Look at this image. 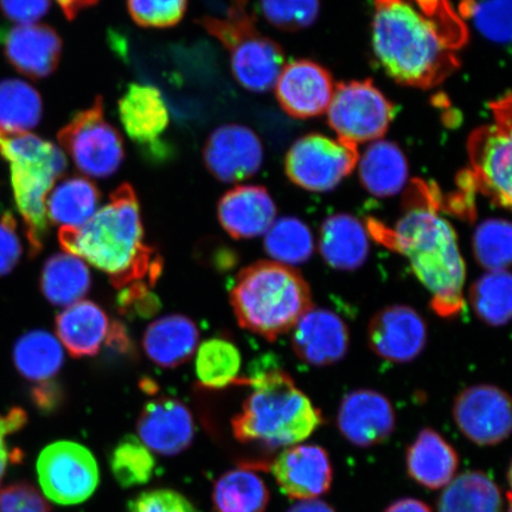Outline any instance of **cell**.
I'll list each match as a JSON object with an SVG mask.
<instances>
[{"mask_svg":"<svg viewBox=\"0 0 512 512\" xmlns=\"http://www.w3.org/2000/svg\"><path fill=\"white\" fill-rule=\"evenodd\" d=\"M376 59L401 85L432 88L460 66L467 31L450 0H375Z\"/></svg>","mask_w":512,"mask_h":512,"instance_id":"1","label":"cell"},{"mask_svg":"<svg viewBox=\"0 0 512 512\" xmlns=\"http://www.w3.org/2000/svg\"><path fill=\"white\" fill-rule=\"evenodd\" d=\"M59 241L64 252L106 273L117 290L134 283L152 286L162 273V258L146 245L138 196L128 183L83 226L60 228Z\"/></svg>","mask_w":512,"mask_h":512,"instance_id":"2","label":"cell"},{"mask_svg":"<svg viewBox=\"0 0 512 512\" xmlns=\"http://www.w3.org/2000/svg\"><path fill=\"white\" fill-rule=\"evenodd\" d=\"M368 232L384 245L405 256L416 278L432 297V307L441 317H453L464 307L466 266L452 224L439 214L437 200L409 204L394 228L370 221Z\"/></svg>","mask_w":512,"mask_h":512,"instance_id":"3","label":"cell"},{"mask_svg":"<svg viewBox=\"0 0 512 512\" xmlns=\"http://www.w3.org/2000/svg\"><path fill=\"white\" fill-rule=\"evenodd\" d=\"M238 383L253 388L232 422L234 437L241 443L287 448L302 443L322 425V413L285 371H262Z\"/></svg>","mask_w":512,"mask_h":512,"instance_id":"4","label":"cell"},{"mask_svg":"<svg viewBox=\"0 0 512 512\" xmlns=\"http://www.w3.org/2000/svg\"><path fill=\"white\" fill-rule=\"evenodd\" d=\"M230 303L243 329L272 342L294 328L311 309L312 298L296 268L267 260L243 268Z\"/></svg>","mask_w":512,"mask_h":512,"instance_id":"5","label":"cell"},{"mask_svg":"<svg viewBox=\"0 0 512 512\" xmlns=\"http://www.w3.org/2000/svg\"><path fill=\"white\" fill-rule=\"evenodd\" d=\"M0 156L10 164L15 201L24 223L32 258L40 254L48 235L47 198L67 170L60 147L28 132L0 127Z\"/></svg>","mask_w":512,"mask_h":512,"instance_id":"6","label":"cell"},{"mask_svg":"<svg viewBox=\"0 0 512 512\" xmlns=\"http://www.w3.org/2000/svg\"><path fill=\"white\" fill-rule=\"evenodd\" d=\"M197 22L228 50L240 86L253 93L271 91L285 67L284 51L277 42L260 34L247 0H232L226 18L207 16Z\"/></svg>","mask_w":512,"mask_h":512,"instance_id":"7","label":"cell"},{"mask_svg":"<svg viewBox=\"0 0 512 512\" xmlns=\"http://www.w3.org/2000/svg\"><path fill=\"white\" fill-rule=\"evenodd\" d=\"M57 140L76 168L94 178L111 177L124 162L123 138L105 119L104 101L98 96L57 133Z\"/></svg>","mask_w":512,"mask_h":512,"instance_id":"8","label":"cell"},{"mask_svg":"<svg viewBox=\"0 0 512 512\" xmlns=\"http://www.w3.org/2000/svg\"><path fill=\"white\" fill-rule=\"evenodd\" d=\"M329 125L343 142H376L388 131L395 110L370 80L339 83L328 108Z\"/></svg>","mask_w":512,"mask_h":512,"instance_id":"9","label":"cell"},{"mask_svg":"<svg viewBox=\"0 0 512 512\" xmlns=\"http://www.w3.org/2000/svg\"><path fill=\"white\" fill-rule=\"evenodd\" d=\"M357 146L323 134H307L288 150L285 171L291 182L307 191L334 190L357 165Z\"/></svg>","mask_w":512,"mask_h":512,"instance_id":"10","label":"cell"},{"mask_svg":"<svg viewBox=\"0 0 512 512\" xmlns=\"http://www.w3.org/2000/svg\"><path fill=\"white\" fill-rule=\"evenodd\" d=\"M37 473L44 495L61 505L85 502L99 484V467L93 454L72 441L44 448L37 460Z\"/></svg>","mask_w":512,"mask_h":512,"instance_id":"11","label":"cell"},{"mask_svg":"<svg viewBox=\"0 0 512 512\" xmlns=\"http://www.w3.org/2000/svg\"><path fill=\"white\" fill-rule=\"evenodd\" d=\"M511 123L479 127L471 134L470 172L477 190L497 207L511 208Z\"/></svg>","mask_w":512,"mask_h":512,"instance_id":"12","label":"cell"},{"mask_svg":"<svg viewBox=\"0 0 512 512\" xmlns=\"http://www.w3.org/2000/svg\"><path fill=\"white\" fill-rule=\"evenodd\" d=\"M453 416L465 437L479 446L501 444L511 433L509 395L491 384L463 390L454 402Z\"/></svg>","mask_w":512,"mask_h":512,"instance_id":"13","label":"cell"},{"mask_svg":"<svg viewBox=\"0 0 512 512\" xmlns=\"http://www.w3.org/2000/svg\"><path fill=\"white\" fill-rule=\"evenodd\" d=\"M119 117L128 137L151 158L170 156L163 134L170 124V113L156 87L131 83L119 100Z\"/></svg>","mask_w":512,"mask_h":512,"instance_id":"14","label":"cell"},{"mask_svg":"<svg viewBox=\"0 0 512 512\" xmlns=\"http://www.w3.org/2000/svg\"><path fill=\"white\" fill-rule=\"evenodd\" d=\"M203 158L216 179L236 183L258 174L264 163V147L251 128L223 125L211 133L203 149Z\"/></svg>","mask_w":512,"mask_h":512,"instance_id":"15","label":"cell"},{"mask_svg":"<svg viewBox=\"0 0 512 512\" xmlns=\"http://www.w3.org/2000/svg\"><path fill=\"white\" fill-rule=\"evenodd\" d=\"M274 87L279 104L288 115L309 119L328 111L336 86L320 64L298 60L286 64Z\"/></svg>","mask_w":512,"mask_h":512,"instance_id":"16","label":"cell"},{"mask_svg":"<svg viewBox=\"0 0 512 512\" xmlns=\"http://www.w3.org/2000/svg\"><path fill=\"white\" fill-rule=\"evenodd\" d=\"M424 318L406 305L388 306L376 313L369 324L371 350L383 360L395 363L412 362L427 344Z\"/></svg>","mask_w":512,"mask_h":512,"instance_id":"17","label":"cell"},{"mask_svg":"<svg viewBox=\"0 0 512 512\" xmlns=\"http://www.w3.org/2000/svg\"><path fill=\"white\" fill-rule=\"evenodd\" d=\"M271 469L279 488L296 501L317 499L324 495L334 478L329 454L317 445L285 448L274 460Z\"/></svg>","mask_w":512,"mask_h":512,"instance_id":"18","label":"cell"},{"mask_svg":"<svg viewBox=\"0 0 512 512\" xmlns=\"http://www.w3.org/2000/svg\"><path fill=\"white\" fill-rule=\"evenodd\" d=\"M337 425L343 437L352 445H379L394 431V408L386 396L376 390L357 389L343 399Z\"/></svg>","mask_w":512,"mask_h":512,"instance_id":"19","label":"cell"},{"mask_svg":"<svg viewBox=\"0 0 512 512\" xmlns=\"http://www.w3.org/2000/svg\"><path fill=\"white\" fill-rule=\"evenodd\" d=\"M291 331L294 352L311 366H331L342 361L349 350L347 324L335 312L326 309L312 306Z\"/></svg>","mask_w":512,"mask_h":512,"instance_id":"20","label":"cell"},{"mask_svg":"<svg viewBox=\"0 0 512 512\" xmlns=\"http://www.w3.org/2000/svg\"><path fill=\"white\" fill-rule=\"evenodd\" d=\"M137 431L149 450L162 456H176L191 445L195 425L189 409L181 401L162 398L146 403Z\"/></svg>","mask_w":512,"mask_h":512,"instance_id":"21","label":"cell"},{"mask_svg":"<svg viewBox=\"0 0 512 512\" xmlns=\"http://www.w3.org/2000/svg\"><path fill=\"white\" fill-rule=\"evenodd\" d=\"M4 53L19 73L34 80L44 79L59 67L62 40L46 24L17 25L5 36Z\"/></svg>","mask_w":512,"mask_h":512,"instance_id":"22","label":"cell"},{"mask_svg":"<svg viewBox=\"0 0 512 512\" xmlns=\"http://www.w3.org/2000/svg\"><path fill=\"white\" fill-rule=\"evenodd\" d=\"M219 221L236 240L264 235L277 219L273 198L260 185H240L221 197L217 206Z\"/></svg>","mask_w":512,"mask_h":512,"instance_id":"23","label":"cell"},{"mask_svg":"<svg viewBox=\"0 0 512 512\" xmlns=\"http://www.w3.org/2000/svg\"><path fill=\"white\" fill-rule=\"evenodd\" d=\"M369 235L368 228L355 216L332 215L320 227V254L326 264L336 270H357L368 259Z\"/></svg>","mask_w":512,"mask_h":512,"instance_id":"24","label":"cell"},{"mask_svg":"<svg viewBox=\"0 0 512 512\" xmlns=\"http://www.w3.org/2000/svg\"><path fill=\"white\" fill-rule=\"evenodd\" d=\"M111 328L107 313L89 300L68 306L56 318V335L75 358L98 354Z\"/></svg>","mask_w":512,"mask_h":512,"instance_id":"25","label":"cell"},{"mask_svg":"<svg viewBox=\"0 0 512 512\" xmlns=\"http://www.w3.org/2000/svg\"><path fill=\"white\" fill-rule=\"evenodd\" d=\"M458 453L438 432L425 428L407 451V470L427 489L445 488L456 476Z\"/></svg>","mask_w":512,"mask_h":512,"instance_id":"26","label":"cell"},{"mask_svg":"<svg viewBox=\"0 0 512 512\" xmlns=\"http://www.w3.org/2000/svg\"><path fill=\"white\" fill-rule=\"evenodd\" d=\"M200 331L182 315L159 318L149 325L143 338L146 355L162 368H177L194 356Z\"/></svg>","mask_w":512,"mask_h":512,"instance_id":"27","label":"cell"},{"mask_svg":"<svg viewBox=\"0 0 512 512\" xmlns=\"http://www.w3.org/2000/svg\"><path fill=\"white\" fill-rule=\"evenodd\" d=\"M358 174L363 188L376 197L398 195L408 181L405 153L387 140H376L358 157Z\"/></svg>","mask_w":512,"mask_h":512,"instance_id":"28","label":"cell"},{"mask_svg":"<svg viewBox=\"0 0 512 512\" xmlns=\"http://www.w3.org/2000/svg\"><path fill=\"white\" fill-rule=\"evenodd\" d=\"M100 191L87 178L63 179L47 198L48 221L60 228H79L98 211Z\"/></svg>","mask_w":512,"mask_h":512,"instance_id":"29","label":"cell"},{"mask_svg":"<svg viewBox=\"0 0 512 512\" xmlns=\"http://www.w3.org/2000/svg\"><path fill=\"white\" fill-rule=\"evenodd\" d=\"M40 283L43 296L50 304L68 307L81 302L88 293L91 272L78 256L56 254L44 264Z\"/></svg>","mask_w":512,"mask_h":512,"instance_id":"30","label":"cell"},{"mask_svg":"<svg viewBox=\"0 0 512 512\" xmlns=\"http://www.w3.org/2000/svg\"><path fill=\"white\" fill-rule=\"evenodd\" d=\"M12 358L24 379L44 384L60 373L64 352L59 339L50 332L34 330L19 337Z\"/></svg>","mask_w":512,"mask_h":512,"instance_id":"31","label":"cell"},{"mask_svg":"<svg viewBox=\"0 0 512 512\" xmlns=\"http://www.w3.org/2000/svg\"><path fill=\"white\" fill-rule=\"evenodd\" d=\"M499 486L483 472H465L445 486L438 503L439 512H503Z\"/></svg>","mask_w":512,"mask_h":512,"instance_id":"32","label":"cell"},{"mask_svg":"<svg viewBox=\"0 0 512 512\" xmlns=\"http://www.w3.org/2000/svg\"><path fill=\"white\" fill-rule=\"evenodd\" d=\"M268 502L267 485L248 467L224 473L214 486L215 512H265Z\"/></svg>","mask_w":512,"mask_h":512,"instance_id":"33","label":"cell"},{"mask_svg":"<svg viewBox=\"0 0 512 512\" xmlns=\"http://www.w3.org/2000/svg\"><path fill=\"white\" fill-rule=\"evenodd\" d=\"M43 101L29 83L17 79L0 81V127L27 132L42 119Z\"/></svg>","mask_w":512,"mask_h":512,"instance_id":"34","label":"cell"},{"mask_svg":"<svg viewBox=\"0 0 512 512\" xmlns=\"http://www.w3.org/2000/svg\"><path fill=\"white\" fill-rule=\"evenodd\" d=\"M241 355L232 342L211 338L197 352L196 375L202 386L222 389L239 381Z\"/></svg>","mask_w":512,"mask_h":512,"instance_id":"35","label":"cell"},{"mask_svg":"<svg viewBox=\"0 0 512 512\" xmlns=\"http://www.w3.org/2000/svg\"><path fill=\"white\" fill-rule=\"evenodd\" d=\"M470 302L482 322L503 326L512 313V280L508 271L488 272L470 290Z\"/></svg>","mask_w":512,"mask_h":512,"instance_id":"36","label":"cell"},{"mask_svg":"<svg viewBox=\"0 0 512 512\" xmlns=\"http://www.w3.org/2000/svg\"><path fill=\"white\" fill-rule=\"evenodd\" d=\"M265 235L266 253L273 261L286 266L304 264L315 249L310 228L297 217L275 220Z\"/></svg>","mask_w":512,"mask_h":512,"instance_id":"37","label":"cell"},{"mask_svg":"<svg viewBox=\"0 0 512 512\" xmlns=\"http://www.w3.org/2000/svg\"><path fill=\"white\" fill-rule=\"evenodd\" d=\"M473 253L478 264L488 272L507 271L511 265L512 229L503 219H489L479 224L473 234Z\"/></svg>","mask_w":512,"mask_h":512,"instance_id":"38","label":"cell"},{"mask_svg":"<svg viewBox=\"0 0 512 512\" xmlns=\"http://www.w3.org/2000/svg\"><path fill=\"white\" fill-rule=\"evenodd\" d=\"M155 458L142 441L127 435L115 446L111 456V469L115 480L123 488L149 482L155 471Z\"/></svg>","mask_w":512,"mask_h":512,"instance_id":"39","label":"cell"},{"mask_svg":"<svg viewBox=\"0 0 512 512\" xmlns=\"http://www.w3.org/2000/svg\"><path fill=\"white\" fill-rule=\"evenodd\" d=\"M460 10L488 40L498 44L511 41V0H462Z\"/></svg>","mask_w":512,"mask_h":512,"instance_id":"40","label":"cell"},{"mask_svg":"<svg viewBox=\"0 0 512 512\" xmlns=\"http://www.w3.org/2000/svg\"><path fill=\"white\" fill-rule=\"evenodd\" d=\"M260 6L262 15L273 27L298 31L317 21L320 0H260Z\"/></svg>","mask_w":512,"mask_h":512,"instance_id":"41","label":"cell"},{"mask_svg":"<svg viewBox=\"0 0 512 512\" xmlns=\"http://www.w3.org/2000/svg\"><path fill=\"white\" fill-rule=\"evenodd\" d=\"M127 9L140 27L165 29L182 21L188 0H127Z\"/></svg>","mask_w":512,"mask_h":512,"instance_id":"42","label":"cell"},{"mask_svg":"<svg viewBox=\"0 0 512 512\" xmlns=\"http://www.w3.org/2000/svg\"><path fill=\"white\" fill-rule=\"evenodd\" d=\"M0 512H51V507L34 485L16 482L0 489Z\"/></svg>","mask_w":512,"mask_h":512,"instance_id":"43","label":"cell"},{"mask_svg":"<svg viewBox=\"0 0 512 512\" xmlns=\"http://www.w3.org/2000/svg\"><path fill=\"white\" fill-rule=\"evenodd\" d=\"M130 512H198L187 497L174 490L145 491L130 503Z\"/></svg>","mask_w":512,"mask_h":512,"instance_id":"44","label":"cell"},{"mask_svg":"<svg viewBox=\"0 0 512 512\" xmlns=\"http://www.w3.org/2000/svg\"><path fill=\"white\" fill-rule=\"evenodd\" d=\"M22 252L15 217L6 213L0 219V277L15 270L22 258Z\"/></svg>","mask_w":512,"mask_h":512,"instance_id":"45","label":"cell"},{"mask_svg":"<svg viewBox=\"0 0 512 512\" xmlns=\"http://www.w3.org/2000/svg\"><path fill=\"white\" fill-rule=\"evenodd\" d=\"M145 283H134L123 288L118 298L123 315L150 317L159 310V300Z\"/></svg>","mask_w":512,"mask_h":512,"instance_id":"46","label":"cell"},{"mask_svg":"<svg viewBox=\"0 0 512 512\" xmlns=\"http://www.w3.org/2000/svg\"><path fill=\"white\" fill-rule=\"evenodd\" d=\"M27 422L28 415L22 408H12L9 412L0 414V483H2L11 460L18 462L19 457H22L19 456L21 452L12 453L9 450L6 438L11 434L21 431L27 425Z\"/></svg>","mask_w":512,"mask_h":512,"instance_id":"47","label":"cell"},{"mask_svg":"<svg viewBox=\"0 0 512 512\" xmlns=\"http://www.w3.org/2000/svg\"><path fill=\"white\" fill-rule=\"evenodd\" d=\"M4 15L19 25L35 24L47 15L50 0H0Z\"/></svg>","mask_w":512,"mask_h":512,"instance_id":"48","label":"cell"},{"mask_svg":"<svg viewBox=\"0 0 512 512\" xmlns=\"http://www.w3.org/2000/svg\"><path fill=\"white\" fill-rule=\"evenodd\" d=\"M68 21H73L80 12L99 3V0H56Z\"/></svg>","mask_w":512,"mask_h":512,"instance_id":"49","label":"cell"},{"mask_svg":"<svg viewBox=\"0 0 512 512\" xmlns=\"http://www.w3.org/2000/svg\"><path fill=\"white\" fill-rule=\"evenodd\" d=\"M384 512H432V510L427 504L419 501V499L402 498L389 505L388 509Z\"/></svg>","mask_w":512,"mask_h":512,"instance_id":"50","label":"cell"},{"mask_svg":"<svg viewBox=\"0 0 512 512\" xmlns=\"http://www.w3.org/2000/svg\"><path fill=\"white\" fill-rule=\"evenodd\" d=\"M287 512H336L328 503L319 501V499H307L299 501Z\"/></svg>","mask_w":512,"mask_h":512,"instance_id":"51","label":"cell"}]
</instances>
